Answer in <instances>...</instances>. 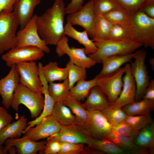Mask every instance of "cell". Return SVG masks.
Listing matches in <instances>:
<instances>
[{"mask_svg":"<svg viewBox=\"0 0 154 154\" xmlns=\"http://www.w3.org/2000/svg\"><path fill=\"white\" fill-rule=\"evenodd\" d=\"M65 4L63 0H55L52 6L41 15H37L38 34L46 44L56 45L65 36L64 26Z\"/></svg>","mask_w":154,"mask_h":154,"instance_id":"cell-1","label":"cell"},{"mask_svg":"<svg viewBox=\"0 0 154 154\" xmlns=\"http://www.w3.org/2000/svg\"><path fill=\"white\" fill-rule=\"evenodd\" d=\"M97 50L89 56L96 63H101L108 57L115 55H123L134 52L142 46L141 44L132 40H117L92 39Z\"/></svg>","mask_w":154,"mask_h":154,"instance_id":"cell-2","label":"cell"},{"mask_svg":"<svg viewBox=\"0 0 154 154\" xmlns=\"http://www.w3.org/2000/svg\"><path fill=\"white\" fill-rule=\"evenodd\" d=\"M44 97L30 90L20 84L14 93L11 107L18 112L21 104L29 110L31 117L35 119L40 114L43 109Z\"/></svg>","mask_w":154,"mask_h":154,"instance_id":"cell-3","label":"cell"},{"mask_svg":"<svg viewBox=\"0 0 154 154\" xmlns=\"http://www.w3.org/2000/svg\"><path fill=\"white\" fill-rule=\"evenodd\" d=\"M132 18L133 40L154 49V18L148 16L141 10L136 12Z\"/></svg>","mask_w":154,"mask_h":154,"instance_id":"cell-4","label":"cell"},{"mask_svg":"<svg viewBox=\"0 0 154 154\" xmlns=\"http://www.w3.org/2000/svg\"><path fill=\"white\" fill-rule=\"evenodd\" d=\"M19 26L12 11L4 10L0 12V55L16 47Z\"/></svg>","mask_w":154,"mask_h":154,"instance_id":"cell-5","label":"cell"},{"mask_svg":"<svg viewBox=\"0 0 154 154\" xmlns=\"http://www.w3.org/2000/svg\"><path fill=\"white\" fill-rule=\"evenodd\" d=\"M147 52L144 50H139L134 52V62H130L131 74L136 85L135 101H140L149 83V77L145 60Z\"/></svg>","mask_w":154,"mask_h":154,"instance_id":"cell-6","label":"cell"},{"mask_svg":"<svg viewBox=\"0 0 154 154\" xmlns=\"http://www.w3.org/2000/svg\"><path fill=\"white\" fill-rule=\"evenodd\" d=\"M88 116L82 126L91 137L108 139L112 132V125L101 111L87 110Z\"/></svg>","mask_w":154,"mask_h":154,"instance_id":"cell-7","label":"cell"},{"mask_svg":"<svg viewBox=\"0 0 154 154\" xmlns=\"http://www.w3.org/2000/svg\"><path fill=\"white\" fill-rule=\"evenodd\" d=\"M37 15H34L25 27L17 32L16 47L35 46L44 52L48 53L50 48L40 38L38 32L36 22Z\"/></svg>","mask_w":154,"mask_h":154,"instance_id":"cell-8","label":"cell"},{"mask_svg":"<svg viewBox=\"0 0 154 154\" xmlns=\"http://www.w3.org/2000/svg\"><path fill=\"white\" fill-rule=\"evenodd\" d=\"M15 65L20 84L32 91L42 94L38 67L35 62H21Z\"/></svg>","mask_w":154,"mask_h":154,"instance_id":"cell-9","label":"cell"},{"mask_svg":"<svg viewBox=\"0 0 154 154\" xmlns=\"http://www.w3.org/2000/svg\"><path fill=\"white\" fill-rule=\"evenodd\" d=\"M44 56V52L33 46L16 47L2 54V59L10 67L17 63L40 60Z\"/></svg>","mask_w":154,"mask_h":154,"instance_id":"cell-10","label":"cell"},{"mask_svg":"<svg viewBox=\"0 0 154 154\" xmlns=\"http://www.w3.org/2000/svg\"><path fill=\"white\" fill-rule=\"evenodd\" d=\"M68 41V38L65 36L56 45V52L58 57L67 54L73 63L86 68H90L96 64L94 60L87 56L84 48L70 47Z\"/></svg>","mask_w":154,"mask_h":154,"instance_id":"cell-11","label":"cell"},{"mask_svg":"<svg viewBox=\"0 0 154 154\" xmlns=\"http://www.w3.org/2000/svg\"><path fill=\"white\" fill-rule=\"evenodd\" d=\"M124 72V67L120 68L111 75L98 79L97 85L106 96L110 104L115 102L121 94L123 84V76Z\"/></svg>","mask_w":154,"mask_h":154,"instance_id":"cell-12","label":"cell"},{"mask_svg":"<svg viewBox=\"0 0 154 154\" xmlns=\"http://www.w3.org/2000/svg\"><path fill=\"white\" fill-rule=\"evenodd\" d=\"M91 138L83 126L74 123L61 125L59 131L47 139L87 145Z\"/></svg>","mask_w":154,"mask_h":154,"instance_id":"cell-13","label":"cell"},{"mask_svg":"<svg viewBox=\"0 0 154 154\" xmlns=\"http://www.w3.org/2000/svg\"><path fill=\"white\" fill-rule=\"evenodd\" d=\"M96 16L92 0H90L78 11L68 14L67 22L72 25H78L82 27L92 38Z\"/></svg>","mask_w":154,"mask_h":154,"instance_id":"cell-14","label":"cell"},{"mask_svg":"<svg viewBox=\"0 0 154 154\" xmlns=\"http://www.w3.org/2000/svg\"><path fill=\"white\" fill-rule=\"evenodd\" d=\"M124 68L125 74L122 77L123 84L122 91L117 100L110 104V107L121 108L135 101L136 85L131 74L130 64H126Z\"/></svg>","mask_w":154,"mask_h":154,"instance_id":"cell-15","label":"cell"},{"mask_svg":"<svg viewBox=\"0 0 154 154\" xmlns=\"http://www.w3.org/2000/svg\"><path fill=\"white\" fill-rule=\"evenodd\" d=\"M29 128L25 135L32 140L37 141L57 133L61 125L50 115L44 118L38 125Z\"/></svg>","mask_w":154,"mask_h":154,"instance_id":"cell-16","label":"cell"},{"mask_svg":"<svg viewBox=\"0 0 154 154\" xmlns=\"http://www.w3.org/2000/svg\"><path fill=\"white\" fill-rule=\"evenodd\" d=\"M8 74L0 80V95L2 104L7 109L10 107L14 93L20 84V78L16 65L11 67Z\"/></svg>","mask_w":154,"mask_h":154,"instance_id":"cell-17","label":"cell"},{"mask_svg":"<svg viewBox=\"0 0 154 154\" xmlns=\"http://www.w3.org/2000/svg\"><path fill=\"white\" fill-rule=\"evenodd\" d=\"M46 141H33L24 136L22 138L8 139L5 143V147L7 152L10 147L14 146L17 149V154H35L43 150Z\"/></svg>","mask_w":154,"mask_h":154,"instance_id":"cell-18","label":"cell"},{"mask_svg":"<svg viewBox=\"0 0 154 154\" xmlns=\"http://www.w3.org/2000/svg\"><path fill=\"white\" fill-rule=\"evenodd\" d=\"M41 0H16L13 7V12L20 26L23 29L33 17L35 7Z\"/></svg>","mask_w":154,"mask_h":154,"instance_id":"cell-19","label":"cell"},{"mask_svg":"<svg viewBox=\"0 0 154 154\" xmlns=\"http://www.w3.org/2000/svg\"><path fill=\"white\" fill-rule=\"evenodd\" d=\"M39 76L42 85V93L44 95V108L40 114L33 120L27 123V125L23 131V134L30 128L38 124L44 118L50 115L52 112L54 101L50 96L48 92V83L46 79L42 70H40Z\"/></svg>","mask_w":154,"mask_h":154,"instance_id":"cell-20","label":"cell"},{"mask_svg":"<svg viewBox=\"0 0 154 154\" xmlns=\"http://www.w3.org/2000/svg\"><path fill=\"white\" fill-rule=\"evenodd\" d=\"M134 52L123 55H115L106 57L102 61L103 67L97 75L100 78L111 75L119 70L125 63L131 62L133 58Z\"/></svg>","mask_w":154,"mask_h":154,"instance_id":"cell-21","label":"cell"},{"mask_svg":"<svg viewBox=\"0 0 154 154\" xmlns=\"http://www.w3.org/2000/svg\"><path fill=\"white\" fill-rule=\"evenodd\" d=\"M86 98L82 104L87 110L101 111L109 107L111 104L106 96L97 85L91 88Z\"/></svg>","mask_w":154,"mask_h":154,"instance_id":"cell-22","label":"cell"},{"mask_svg":"<svg viewBox=\"0 0 154 154\" xmlns=\"http://www.w3.org/2000/svg\"><path fill=\"white\" fill-rule=\"evenodd\" d=\"M27 119L25 116H20L16 121L11 122L0 131V145H3L8 139L19 138L27 125Z\"/></svg>","mask_w":154,"mask_h":154,"instance_id":"cell-23","label":"cell"},{"mask_svg":"<svg viewBox=\"0 0 154 154\" xmlns=\"http://www.w3.org/2000/svg\"><path fill=\"white\" fill-rule=\"evenodd\" d=\"M64 33L78 41L84 47L85 52L87 55L96 52L97 48L94 42L89 39L87 31L80 32L76 30L70 23L67 22L64 26Z\"/></svg>","mask_w":154,"mask_h":154,"instance_id":"cell-24","label":"cell"},{"mask_svg":"<svg viewBox=\"0 0 154 154\" xmlns=\"http://www.w3.org/2000/svg\"><path fill=\"white\" fill-rule=\"evenodd\" d=\"M60 125L75 123V117L70 109L62 102H55L51 115Z\"/></svg>","mask_w":154,"mask_h":154,"instance_id":"cell-25","label":"cell"},{"mask_svg":"<svg viewBox=\"0 0 154 154\" xmlns=\"http://www.w3.org/2000/svg\"><path fill=\"white\" fill-rule=\"evenodd\" d=\"M121 108L127 116L149 114L154 110V100L142 99L126 105Z\"/></svg>","mask_w":154,"mask_h":154,"instance_id":"cell-26","label":"cell"},{"mask_svg":"<svg viewBox=\"0 0 154 154\" xmlns=\"http://www.w3.org/2000/svg\"><path fill=\"white\" fill-rule=\"evenodd\" d=\"M62 103L70 110L75 117V124L83 126L87 118V110L80 101L69 95Z\"/></svg>","mask_w":154,"mask_h":154,"instance_id":"cell-27","label":"cell"},{"mask_svg":"<svg viewBox=\"0 0 154 154\" xmlns=\"http://www.w3.org/2000/svg\"><path fill=\"white\" fill-rule=\"evenodd\" d=\"M43 74L48 83L56 81H64L68 78L67 68H60L57 62L50 61L42 66Z\"/></svg>","mask_w":154,"mask_h":154,"instance_id":"cell-28","label":"cell"},{"mask_svg":"<svg viewBox=\"0 0 154 154\" xmlns=\"http://www.w3.org/2000/svg\"><path fill=\"white\" fill-rule=\"evenodd\" d=\"M137 146L149 149L151 153L154 148V123L153 122L140 130L134 139Z\"/></svg>","mask_w":154,"mask_h":154,"instance_id":"cell-29","label":"cell"},{"mask_svg":"<svg viewBox=\"0 0 154 154\" xmlns=\"http://www.w3.org/2000/svg\"><path fill=\"white\" fill-rule=\"evenodd\" d=\"M87 145L103 154H126L125 151L113 142L107 139H96L91 138Z\"/></svg>","mask_w":154,"mask_h":154,"instance_id":"cell-30","label":"cell"},{"mask_svg":"<svg viewBox=\"0 0 154 154\" xmlns=\"http://www.w3.org/2000/svg\"><path fill=\"white\" fill-rule=\"evenodd\" d=\"M98 77L97 75L93 79L89 80H80L70 89V96L80 101H83L86 98L90 90L97 85Z\"/></svg>","mask_w":154,"mask_h":154,"instance_id":"cell-31","label":"cell"},{"mask_svg":"<svg viewBox=\"0 0 154 154\" xmlns=\"http://www.w3.org/2000/svg\"><path fill=\"white\" fill-rule=\"evenodd\" d=\"M112 24L105 16L96 15L92 39L108 40Z\"/></svg>","mask_w":154,"mask_h":154,"instance_id":"cell-32","label":"cell"},{"mask_svg":"<svg viewBox=\"0 0 154 154\" xmlns=\"http://www.w3.org/2000/svg\"><path fill=\"white\" fill-rule=\"evenodd\" d=\"M48 83V92L54 102H62L70 95V88L68 78L61 83Z\"/></svg>","mask_w":154,"mask_h":154,"instance_id":"cell-33","label":"cell"},{"mask_svg":"<svg viewBox=\"0 0 154 154\" xmlns=\"http://www.w3.org/2000/svg\"><path fill=\"white\" fill-rule=\"evenodd\" d=\"M103 15L112 24L119 25L127 27H133L132 17L129 15L125 11L114 10Z\"/></svg>","mask_w":154,"mask_h":154,"instance_id":"cell-34","label":"cell"},{"mask_svg":"<svg viewBox=\"0 0 154 154\" xmlns=\"http://www.w3.org/2000/svg\"><path fill=\"white\" fill-rule=\"evenodd\" d=\"M107 139L113 142L125 151L126 154H132L137 146L134 143L133 138L119 135L112 131Z\"/></svg>","mask_w":154,"mask_h":154,"instance_id":"cell-35","label":"cell"},{"mask_svg":"<svg viewBox=\"0 0 154 154\" xmlns=\"http://www.w3.org/2000/svg\"><path fill=\"white\" fill-rule=\"evenodd\" d=\"M133 27H127L113 24L110 31L108 40H133Z\"/></svg>","mask_w":154,"mask_h":154,"instance_id":"cell-36","label":"cell"},{"mask_svg":"<svg viewBox=\"0 0 154 154\" xmlns=\"http://www.w3.org/2000/svg\"><path fill=\"white\" fill-rule=\"evenodd\" d=\"M92 1L96 15H104L115 10L126 11L115 0H92Z\"/></svg>","mask_w":154,"mask_h":154,"instance_id":"cell-37","label":"cell"},{"mask_svg":"<svg viewBox=\"0 0 154 154\" xmlns=\"http://www.w3.org/2000/svg\"><path fill=\"white\" fill-rule=\"evenodd\" d=\"M66 67L68 70V78L70 89L78 81L85 80L87 75L86 68L76 65L70 60L66 64Z\"/></svg>","mask_w":154,"mask_h":154,"instance_id":"cell-38","label":"cell"},{"mask_svg":"<svg viewBox=\"0 0 154 154\" xmlns=\"http://www.w3.org/2000/svg\"><path fill=\"white\" fill-rule=\"evenodd\" d=\"M100 111L112 126L125 121L127 116L120 108H113L109 106Z\"/></svg>","mask_w":154,"mask_h":154,"instance_id":"cell-39","label":"cell"},{"mask_svg":"<svg viewBox=\"0 0 154 154\" xmlns=\"http://www.w3.org/2000/svg\"><path fill=\"white\" fill-rule=\"evenodd\" d=\"M125 121L134 129L138 131L153 122L150 114L127 116Z\"/></svg>","mask_w":154,"mask_h":154,"instance_id":"cell-40","label":"cell"},{"mask_svg":"<svg viewBox=\"0 0 154 154\" xmlns=\"http://www.w3.org/2000/svg\"><path fill=\"white\" fill-rule=\"evenodd\" d=\"M132 17L151 0H115Z\"/></svg>","mask_w":154,"mask_h":154,"instance_id":"cell-41","label":"cell"},{"mask_svg":"<svg viewBox=\"0 0 154 154\" xmlns=\"http://www.w3.org/2000/svg\"><path fill=\"white\" fill-rule=\"evenodd\" d=\"M112 131L117 134L135 138L139 131L132 128L125 121L112 126Z\"/></svg>","mask_w":154,"mask_h":154,"instance_id":"cell-42","label":"cell"},{"mask_svg":"<svg viewBox=\"0 0 154 154\" xmlns=\"http://www.w3.org/2000/svg\"><path fill=\"white\" fill-rule=\"evenodd\" d=\"M60 150L58 154H82L84 150V144L60 142Z\"/></svg>","mask_w":154,"mask_h":154,"instance_id":"cell-43","label":"cell"},{"mask_svg":"<svg viewBox=\"0 0 154 154\" xmlns=\"http://www.w3.org/2000/svg\"><path fill=\"white\" fill-rule=\"evenodd\" d=\"M46 143L43 150L44 154H58L61 147L60 142L52 140L47 139Z\"/></svg>","mask_w":154,"mask_h":154,"instance_id":"cell-44","label":"cell"},{"mask_svg":"<svg viewBox=\"0 0 154 154\" xmlns=\"http://www.w3.org/2000/svg\"><path fill=\"white\" fill-rule=\"evenodd\" d=\"M13 118L4 106H0V131L12 122Z\"/></svg>","mask_w":154,"mask_h":154,"instance_id":"cell-45","label":"cell"},{"mask_svg":"<svg viewBox=\"0 0 154 154\" xmlns=\"http://www.w3.org/2000/svg\"><path fill=\"white\" fill-rule=\"evenodd\" d=\"M84 0H71L65 7L66 14H70L79 10L83 6Z\"/></svg>","mask_w":154,"mask_h":154,"instance_id":"cell-46","label":"cell"},{"mask_svg":"<svg viewBox=\"0 0 154 154\" xmlns=\"http://www.w3.org/2000/svg\"><path fill=\"white\" fill-rule=\"evenodd\" d=\"M142 99L154 100V80L152 79L146 88Z\"/></svg>","mask_w":154,"mask_h":154,"instance_id":"cell-47","label":"cell"},{"mask_svg":"<svg viewBox=\"0 0 154 154\" xmlns=\"http://www.w3.org/2000/svg\"><path fill=\"white\" fill-rule=\"evenodd\" d=\"M140 10L148 16L154 18V0L149 1Z\"/></svg>","mask_w":154,"mask_h":154,"instance_id":"cell-48","label":"cell"},{"mask_svg":"<svg viewBox=\"0 0 154 154\" xmlns=\"http://www.w3.org/2000/svg\"><path fill=\"white\" fill-rule=\"evenodd\" d=\"M16 0H0V12L4 10L12 12L13 7Z\"/></svg>","mask_w":154,"mask_h":154,"instance_id":"cell-49","label":"cell"},{"mask_svg":"<svg viewBox=\"0 0 154 154\" xmlns=\"http://www.w3.org/2000/svg\"><path fill=\"white\" fill-rule=\"evenodd\" d=\"M17 149L14 146L10 147L8 150V153L10 154H15L17 153Z\"/></svg>","mask_w":154,"mask_h":154,"instance_id":"cell-50","label":"cell"},{"mask_svg":"<svg viewBox=\"0 0 154 154\" xmlns=\"http://www.w3.org/2000/svg\"><path fill=\"white\" fill-rule=\"evenodd\" d=\"M7 153V151L6 149L5 146L0 145V154H6Z\"/></svg>","mask_w":154,"mask_h":154,"instance_id":"cell-51","label":"cell"},{"mask_svg":"<svg viewBox=\"0 0 154 154\" xmlns=\"http://www.w3.org/2000/svg\"><path fill=\"white\" fill-rule=\"evenodd\" d=\"M151 68L152 70H154V59L153 58H151L149 60Z\"/></svg>","mask_w":154,"mask_h":154,"instance_id":"cell-52","label":"cell"},{"mask_svg":"<svg viewBox=\"0 0 154 154\" xmlns=\"http://www.w3.org/2000/svg\"></svg>","mask_w":154,"mask_h":154,"instance_id":"cell-53","label":"cell"}]
</instances>
